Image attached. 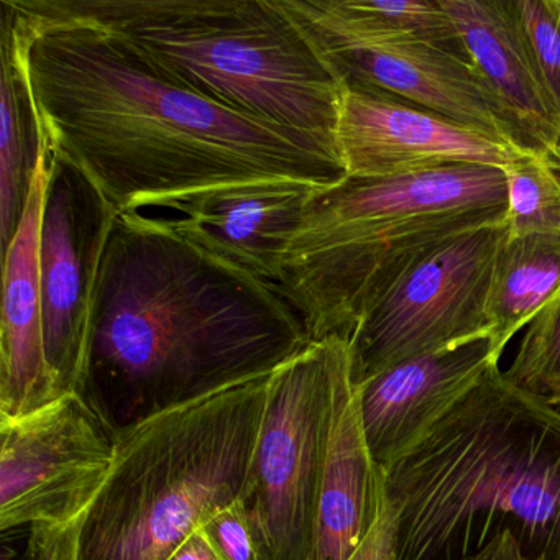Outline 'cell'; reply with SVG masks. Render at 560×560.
Listing matches in <instances>:
<instances>
[{
	"mask_svg": "<svg viewBox=\"0 0 560 560\" xmlns=\"http://www.w3.org/2000/svg\"><path fill=\"white\" fill-rule=\"evenodd\" d=\"M504 237V222L485 225L408 261L370 301L350 337L353 383L411 357L490 336L488 290Z\"/></svg>",
	"mask_w": 560,
	"mask_h": 560,
	"instance_id": "cell-8",
	"label": "cell"
},
{
	"mask_svg": "<svg viewBox=\"0 0 560 560\" xmlns=\"http://www.w3.org/2000/svg\"><path fill=\"white\" fill-rule=\"evenodd\" d=\"M534 71L560 116V0H506Z\"/></svg>",
	"mask_w": 560,
	"mask_h": 560,
	"instance_id": "cell-22",
	"label": "cell"
},
{
	"mask_svg": "<svg viewBox=\"0 0 560 560\" xmlns=\"http://www.w3.org/2000/svg\"><path fill=\"white\" fill-rule=\"evenodd\" d=\"M470 560H536L530 559L513 536H501L487 549L481 550L478 556Z\"/></svg>",
	"mask_w": 560,
	"mask_h": 560,
	"instance_id": "cell-27",
	"label": "cell"
},
{
	"mask_svg": "<svg viewBox=\"0 0 560 560\" xmlns=\"http://www.w3.org/2000/svg\"><path fill=\"white\" fill-rule=\"evenodd\" d=\"M500 359L490 336H480L402 360L357 385L366 444L383 471L421 444Z\"/></svg>",
	"mask_w": 560,
	"mask_h": 560,
	"instance_id": "cell-13",
	"label": "cell"
},
{
	"mask_svg": "<svg viewBox=\"0 0 560 560\" xmlns=\"http://www.w3.org/2000/svg\"><path fill=\"white\" fill-rule=\"evenodd\" d=\"M310 346L277 284L212 257L165 218L124 212L101 260L78 395L117 441L162 412L270 376Z\"/></svg>",
	"mask_w": 560,
	"mask_h": 560,
	"instance_id": "cell-2",
	"label": "cell"
},
{
	"mask_svg": "<svg viewBox=\"0 0 560 560\" xmlns=\"http://www.w3.org/2000/svg\"><path fill=\"white\" fill-rule=\"evenodd\" d=\"M317 186L248 183L196 196L166 219L173 231L212 257L268 283H280L284 257Z\"/></svg>",
	"mask_w": 560,
	"mask_h": 560,
	"instance_id": "cell-14",
	"label": "cell"
},
{
	"mask_svg": "<svg viewBox=\"0 0 560 560\" xmlns=\"http://www.w3.org/2000/svg\"><path fill=\"white\" fill-rule=\"evenodd\" d=\"M557 152H559V155H560V142H559V145H557Z\"/></svg>",
	"mask_w": 560,
	"mask_h": 560,
	"instance_id": "cell-28",
	"label": "cell"
},
{
	"mask_svg": "<svg viewBox=\"0 0 560 560\" xmlns=\"http://www.w3.org/2000/svg\"><path fill=\"white\" fill-rule=\"evenodd\" d=\"M480 83L513 130L520 149L550 152L560 116L547 97L506 0H441Z\"/></svg>",
	"mask_w": 560,
	"mask_h": 560,
	"instance_id": "cell-16",
	"label": "cell"
},
{
	"mask_svg": "<svg viewBox=\"0 0 560 560\" xmlns=\"http://www.w3.org/2000/svg\"><path fill=\"white\" fill-rule=\"evenodd\" d=\"M0 533L80 523L103 490L117 441L78 393L0 419Z\"/></svg>",
	"mask_w": 560,
	"mask_h": 560,
	"instance_id": "cell-10",
	"label": "cell"
},
{
	"mask_svg": "<svg viewBox=\"0 0 560 560\" xmlns=\"http://www.w3.org/2000/svg\"><path fill=\"white\" fill-rule=\"evenodd\" d=\"M386 497V493H385ZM350 560H398L396 552V520L388 500L375 527Z\"/></svg>",
	"mask_w": 560,
	"mask_h": 560,
	"instance_id": "cell-25",
	"label": "cell"
},
{
	"mask_svg": "<svg viewBox=\"0 0 560 560\" xmlns=\"http://www.w3.org/2000/svg\"><path fill=\"white\" fill-rule=\"evenodd\" d=\"M343 88H363L474 127L506 145L513 130L464 50L395 31L359 0H281Z\"/></svg>",
	"mask_w": 560,
	"mask_h": 560,
	"instance_id": "cell-9",
	"label": "cell"
},
{
	"mask_svg": "<svg viewBox=\"0 0 560 560\" xmlns=\"http://www.w3.org/2000/svg\"><path fill=\"white\" fill-rule=\"evenodd\" d=\"M219 106L336 140L343 86L281 0H50Z\"/></svg>",
	"mask_w": 560,
	"mask_h": 560,
	"instance_id": "cell-5",
	"label": "cell"
},
{
	"mask_svg": "<svg viewBox=\"0 0 560 560\" xmlns=\"http://www.w3.org/2000/svg\"><path fill=\"white\" fill-rule=\"evenodd\" d=\"M349 353L339 337L311 342L268 378L241 498L260 560L313 557L337 375Z\"/></svg>",
	"mask_w": 560,
	"mask_h": 560,
	"instance_id": "cell-7",
	"label": "cell"
},
{
	"mask_svg": "<svg viewBox=\"0 0 560 560\" xmlns=\"http://www.w3.org/2000/svg\"><path fill=\"white\" fill-rule=\"evenodd\" d=\"M268 378L124 432L103 490L78 523V560H166L209 516L241 501Z\"/></svg>",
	"mask_w": 560,
	"mask_h": 560,
	"instance_id": "cell-6",
	"label": "cell"
},
{
	"mask_svg": "<svg viewBox=\"0 0 560 560\" xmlns=\"http://www.w3.org/2000/svg\"><path fill=\"white\" fill-rule=\"evenodd\" d=\"M503 170L451 165L396 178H343L313 192L280 288L311 342H349L380 290L425 248L506 219Z\"/></svg>",
	"mask_w": 560,
	"mask_h": 560,
	"instance_id": "cell-4",
	"label": "cell"
},
{
	"mask_svg": "<svg viewBox=\"0 0 560 560\" xmlns=\"http://www.w3.org/2000/svg\"><path fill=\"white\" fill-rule=\"evenodd\" d=\"M504 375L560 409V288L524 330Z\"/></svg>",
	"mask_w": 560,
	"mask_h": 560,
	"instance_id": "cell-21",
	"label": "cell"
},
{
	"mask_svg": "<svg viewBox=\"0 0 560 560\" xmlns=\"http://www.w3.org/2000/svg\"><path fill=\"white\" fill-rule=\"evenodd\" d=\"M199 529L211 544L219 560H260L241 501L209 516Z\"/></svg>",
	"mask_w": 560,
	"mask_h": 560,
	"instance_id": "cell-24",
	"label": "cell"
},
{
	"mask_svg": "<svg viewBox=\"0 0 560 560\" xmlns=\"http://www.w3.org/2000/svg\"><path fill=\"white\" fill-rule=\"evenodd\" d=\"M48 153L38 168L14 241L4 252L0 326V419H19L57 401L60 392L45 350L40 228Z\"/></svg>",
	"mask_w": 560,
	"mask_h": 560,
	"instance_id": "cell-15",
	"label": "cell"
},
{
	"mask_svg": "<svg viewBox=\"0 0 560 560\" xmlns=\"http://www.w3.org/2000/svg\"><path fill=\"white\" fill-rule=\"evenodd\" d=\"M0 37L27 80L50 155L119 214L248 183L347 178L334 140L235 113L153 70L50 0H0Z\"/></svg>",
	"mask_w": 560,
	"mask_h": 560,
	"instance_id": "cell-1",
	"label": "cell"
},
{
	"mask_svg": "<svg viewBox=\"0 0 560 560\" xmlns=\"http://www.w3.org/2000/svg\"><path fill=\"white\" fill-rule=\"evenodd\" d=\"M0 560H78V523L5 530L0 540Z\"/></svg>",
	"mask_w": 560,
	"mask_h": 560,
	"instance_id": "cell-23",
	"label": "cell"
},
{
	"mask_svg": "<svg viewBox=\"0 0 560 560\" xmlns=\"http://www.w3.org/2000/svg\"><path fill=\"white\" fill-rule=\"evenodd\" d=\"M560 288V235L506 237L498 248L488 290L490 342L504 347L547 306Z\"/></svg>",
	"mask_w": 560,
	"mask_h": 560,
	"instance_id": "cell-18",
	"label": "cell"
},
{
	"mask_svg": "<svg viewBox=\"0 0 560 560\" xmlns=\"http://www.w3.org/2000/svg\"><path fill=\"white\" fill-rule=\"evenodd\" d=\"M398 560H470L513 536L560 560V409L493 365L385 470Z\"/></svg>",
	"mask_w": 560,
	"mask_h": 560,
	"instance_id": "cell-3",
	"label": "cell"
},
{
	"mask_svg": "<svg viewBox=\"0 0 560 560\" xmlns=\"http://www.w3.org/2000/svg\"><path fill=\"white\" fill-rule=\"evenodd\" d=\"M503 173L508 235H560V155L557 149L539 152L511 145Z\"/></svg>",
	"mask_w": 560,
	"mask_h": 560,
	"instance_id": "cell-20",
	"label": "cell"
},
{
	"mask_svg": "<svg viewBox=\"0 0 560 560\" xmlns=\"http://www.w3.org/2000/svg\"><path fill=\"white\" fill-rule=\"evenodd\" d=\"M385 500V471L366 444L349 353L337 375L332 432L311 560H350L375 527Z\"/></svg>",
	"mask_w": 560,
	"mask_h": 560,
	"instance_id": "cell-17",
	"label": "cell"
},
{
	"mask_svg": "<svg viewBox=\"0 0 560 560\" xmlns=\"http://www.w3.org/2000/svg\"><path fill=\"white\" fill-rule=\"evenodd\" d=\"M166 560H219L201 529L186 537Z\"/></svg>",
	"mask_w": 560,
	"mask_h": 560,
	"instance_id": "cell-26",
	"label": "cell"
},
{
	"mask_svg": "<svg viewBox=\"0 0 560 560\" xmlns=\"http://www.w3.org/2000/svg\"><path fill=\"white\" fill-rule=\"evenodd\" d=\"M337 149L349 178L416 175L451 165L503 170L510 147L474 127L363 88H343Z\"/></svg>",
	"mask_w": 560,
	"mask_h": 560,
	"instance_id": "cell-12",
	"label": "cell"
},
{
	"mask_svg": "<svg viewBox=\"0 0 560 560\" xmlns=\"http://www.w3.org/2000/svg\"><path fill=\"white\" fill-rule=\"evenodd\" d=\"M47 160L40 228L45 350L67 395L83 382L94 288L119 212L80 170L50 153Z\"/></svg>",
	"mask_w": 560,
	"mask_h": 560,
	"instance_id": "cell-11",
	"label": "cell"
},
{
	"mask_svg": "<svg viewBox=\"0 0 560 560\" xmlns=\"http://www.w3.org/2000/svg\"><path fill=\"white\" fill-rule=\"evenodd\" d=\"M0 238L2 254L14 241L47 143L27 80L11 44L0 37Z\"/></svg>",
	"mask_w": 560,
	"mask_h": 560,
	"instance_id": "cell-19",
	"label": "cell"
}]
</instances>
